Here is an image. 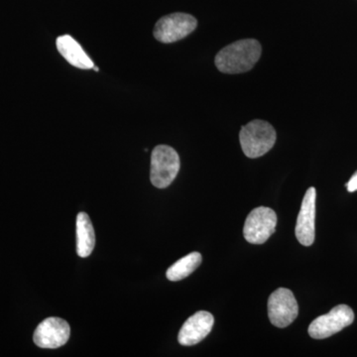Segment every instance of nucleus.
<instances>
[{
  "mask_svg": "<svg viewBox=\"0 0 357 357\" xmlns=\"http://www.w3.org/2000/svg\"><path fill=\"white\" fill-rule=\"evenodd\" d=\"M93 69L95 70L96 72H98V67H95V66H93Z\"/></svg>",
  "mask_w": 357,
  "mask_h": 357,
  "instance_id": "2eb2a0df",
  "label": "nucleus"
},
{
  "mask_svg": "<svg viewBox=\"0 0 357 357\" xmlns=\"http://www.w3.org/2000/svg\"><path fill=\"white\" fill-rule=\"evenodd\" d=\"M180 157L174 148L158 145L151 155L150 178L154 187L165 189L172 184L180 171Z\"/></svg>",
  "mask_w": 357,
  "mask_h": 357,
  "instance_id": "7ed1b4c3",
  "label": "nucleus"
},
{
  "mask_svg": "<svg viewBox=\"0 0 357 357\" xmlns=\"http://www.w3.org/2000/svg\"><path fill=\"white\" fill-rule=\"evenodd\" d=\"M261 53V45L257 40H239L218 52L215 66L225 74H241L255 67Z\"/></svg>",
  "mask_w": 357,
  "mask_h": 357,
  "instance_id": "f257e3e1",
  "label": "nucleus"
},
{
  "mask_svg": "<svg viewBox=\"0 0 357 357\" xmlns=\"http://www.w3.org/2000/svg\"><path fill=\"white\" fill-rule=\"evenodd\" d=\"M277 220L276 213L272 208L266 206L255 208L244 223V238L251 244L266 243L276 229Z\"/></svg>",
  "mask_w": 357,
  "mask_h": 357,
  "instance_id": "39448f33",
  "label": "nucleus"
},
{
  "mask_svg": "<svg viewBox=\"0 0 357 357\" xmlns=\"http://www.w3.org/2000/svg\"><path fill=\"white\" fill-rule=\"evenodd\" d=\"M198 21L187 13H173L158 20L154 28V37L161 43H174L189 36L196 30Z\"/></svg>",
  "mask_w": 357,
  "mask_h": 357,
  "instance_id": "20e7f679",
  "label": "nucleus"
},
{
  "mask_svg": "<svg viewBox=\"0 0 357 357\" xmlns=\"http://www.w3.org/2000/svg\"><path fill=\"white\" fill-rule=\"evenodd\" d=\"M56 45H57L59 53L74 67L82 70H89L93 69L95 66L79 42H77L70 35L58 37Z\"/></svg>",
  "mask_w": 357,
  "mask_h": 357,
  "instance_id": "9b49d317",
  "label": "nucleus"
},
{
  "mask_svg": "<svg viewBox=\"0 0 357 357\" xmlns=\"http://www.w3.org/2000/svg\"><path fill=\"white\" fill-rule=\"evenodd\" d=\"M299 314L297 300L292 291L279 288L268 300V317L272 325L284 328L290 326Z\"/></svg>",
  "mask_w": 357,
  "mask_h": 357,
  "instance_id": "0eeeda50",
  "label": "nucleus"
},
{
  "mask_svg": "<svg viewBox=\"0 0 357 357\" xmlns=\"http://www.w3.org/2000/svg\"><path fill=\"white\" fill-rule=\"evenodd\" d=\"M96 245V234L88 213H79L77 217V253L86 258L93 252Z\"/></svg>",
  "mask_w": 357,
  "mask_h": 357,
  "instance_id": "f8f14e48",
  "label": "nucleus"
},
{
  "mask_svg": "<svg viewBox=\"0 0 357 357\" xmlns=\"http://www.w3.org/2000/svg\"><path fill=\"white\" fill-rule=\"evenodd\" d=\"M347 191L354 192L357 191V171L352 175L351 180L347 184Z\"/></svg>",
  "mask_w": 357,
  "mask_h": 357,
  "instance_id": "4468645a",
  "label": "nucleus"
},
{
  "mask_svg": "<svg viewBox=\"0 0 357 357\" xmlns=\"http://www.w3.org/2000/svg\"><path fill=\"white\" fill-rule=\"evenodd\" d=\"M354 321V312L347 305H338L328 314H323L312 321L309 335L314 340H324L340 333Z\"/></svg>",
  "mask_w": 357,
  "mask_h": 357,
  "instance_id": "423d86ee",
  "label": "nucleus"
},
{
  "mask_svg": "<svg viewBox=\"0 0 357 357\" xmlns=\"http://www.w3.org/2000/svg\"><path fill=\"white\" fill-rule=\"evenodd\" d=\"M202 263V255L199 252H192L178 259L167 270L166 276L170 281L176 282L187 278L198 269Z\"/></svg>",
  "mask_w": 357,
  "mask_h": 357,
  "instance_id": "ddd939ff",
  "label": "nucleus"
},
{
  "mask_svg": "<svg viewBox=\"0 0 357 357\" xmlns=\"http://www.w3.org/2000/svg\"><path fill=\"white\" fill-rule=\"evenodd\" d=\"M215 325V319L211 312L199 311L190 317L178 332V344L191 347L208 337Z\"/></svg>",
  "mask_w": 357,
  "mask_h": 357,
  "instance_id": "9d476101",
  "label": "nucleus"
},
{
  "mask_svg": "<svg viewBox=\"0 0 357 357\" xmlns=\"http://www.w3.org/2000/svg\"><path fill=\"white\" fill-rule=\"evenodd\" d=\"M316 189L314 187L307 189L296 223V236L304 246H311L316 236Z\"/></svg>",
  "mask_w": 357,
  "mask_h": 357,
  "instance_id": "1a4fd4ad",
  "label": "nucleus"
},
{
  "mask_svg": "<svg viewBox=\"0 0 357 357\" xmlns=\"http://www.w3.org/2000/svg\"><path fill=\"white\" fill-rule=\"evenodd\" d=\"M276 131L267 121L255 119L243 126L239 133L241 148L248 158H259L269 152L276 142Z\"/></svg>",
  "mask_w": 357,
  "mask_h": 357,
  "instance_id": "f03ea898",
  "label": "nucleus"
},
{
  "mask_svg": "<svg viewBox=\"0 0 357 357\" xmlns=\"http://www.w3.org/2000/svg\"><path fill=\"white\" fill-rule=\"evenodd\" d=\"M70 335V326L65 319L48 318L37 326L33 340L41 349H58L67 344Z\"/></svg>",
  "mask_w": 357,
  "mask_h": 357,
  "instance_id": "6e6552de",
  "label": "nucleus"
}]
</instances>
